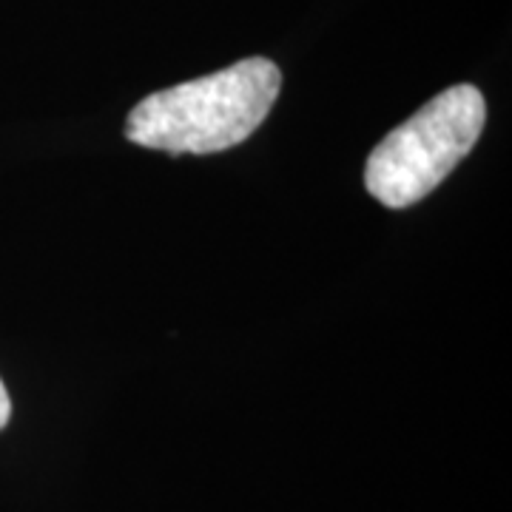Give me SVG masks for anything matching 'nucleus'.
Returning <instances> with one entry per match:
<instances>
[{
  "mask_svg": "<svg viewBox=\"0 0 512 512\" xmlns=\"http://www.w3.org/2000/svg\"><path fill=\"white\" fill-rule=\"evenodd\" d=\"M12 419V399H9V393H6V387L0 382V430L9 424Z\"/></svg>",
  "mask_w": 512,
  "mask_h": 512,
  "instance_id": "nucleus-3",
  "label": "nucleus"
},
{
  "mask_svg": "<svg viewBox=\"0 0 512 512\" xmlns=\"http://www.w3.org/2000/svg\"><path fill=\"white\" fill-rule=\"evenodd\" d=\"M282 72L268 57H248L140 100L126 120L134 146L165 154H217L245 143L274 109Z\"/></svg>",
  "mask_w": 512,
  "mask_h": 512,
  "instance_id": "nucleus-1",
  "label": "nucleus"
},
{
  "mask_svg": "<svg viewBox=\"0 0 512 512\" xmlns=\"http://www.w3.org/2000/svg\"><path fill=\"white\" fill-rule=\"evenodd\" d=\"M484 120L487 106L476 86L444 89L373 148L365 165L367 191L387 208L424 200L473 151Z\"/></svg>",
  "mask_w": 512,
  "mask_h": 512,
  "instance_id": "nucleus-2",
  "label": "nucleus"
}]
</instances>
